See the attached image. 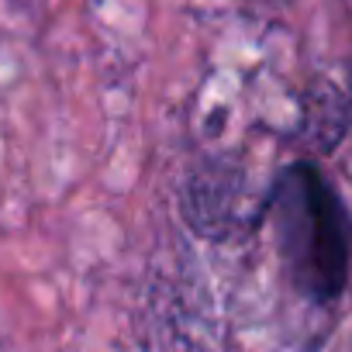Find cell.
<instances>
[{"instance_id":"1","label":"cell","mask_w":352,"mask_h":352,"mask_svg":"<svg viewBox=\"0 0 352 352\" xmlns=\"http://www.w3.org/2000/svg\"><path fill=\"white\" fill-rule=\"evenodd\" d=\"M259 221H270L297 294L314 304L342 297L352 273V218L314 162H290L276 173L259 204Z\"/></svg>"}]
</instances>
